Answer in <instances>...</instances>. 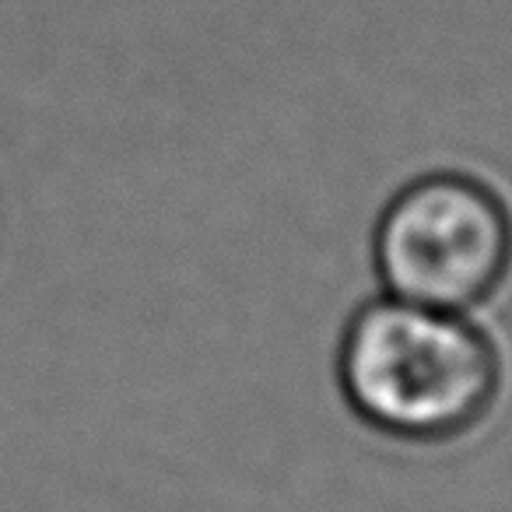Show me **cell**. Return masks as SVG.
Here are the masks:
<instances>
[{"mask_svg": "<svg viewBox=\"0 0 512 512\" xmlns=\"http://www.w3.org/2000/svg\"><path fill=\"white\" fill-rule=\"evenodd\" d=\"M337 379L351 411L404 442H442L491 411L502 362L470 313L383 295L348 320Z\"/></svg>", "mask_w": 512, "mask_h": 512, "instance_id": "obj_1", "label": "cell"}, {"mask_svg": "<svg viewBox=\"0 0 512 512\" xmlns=\"http://www.w3.org/2000/svg\"><path fill=\"white\" fill-rule=\"evenodd\" d=\"M372 260L383 295L470 313L509 274L512 218L491 186L432 172L386 204Z\"/></svg>", "mask_w": 512, "mask_h": 512, "instance_id": "obj_2", "label": "cell"}]
</instances>
